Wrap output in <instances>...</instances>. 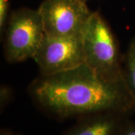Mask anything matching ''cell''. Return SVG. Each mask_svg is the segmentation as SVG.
Segmentation results:
<instances>
[{"label":"cell","mask_w":135,"mask_h":135,"mask_svg":"<svg viewBox=\"0 0 135 135\" xmlns=\"http://www.w3.org/2000/svg\"><path fill=\"white\" fill-rule=\"evenodd\" d=\"M29 92L41 110L58 119L103 112L128 116L135 113V101L125 78L107 80L84 63L53 75H41Z\"/></svg>","instance_id":"1"},{"label":"cell","mask_w":135,"mask_h":135,"mask_svg":"<svg viewBox=\"0 0 135 135\" xmlns=\"http://www.w3.org/2000/svg\"><path fill=\"white\" fill-rule=\"evenodd\" d=\"M84 64L110 80L125 78L119 44L100 13L92 12L83 33Z\"/></svg>","instance_id":"2"},{"label":"cell","mask_w":135,"mask_h":135,"mask_svg":"<svg viewBox=\"0 0 135 135\" xmlns=\"http://www.w3.org/2000/svg\"><path fill=\"white\" fill-rule=\"evenodd\" d=\"M4 32V56L9 63L32 59L45 35L38 10L27 8L10 14Z\"/></svg>","instance_id":"3"},{"label":"cell","mask_w":135,"mask_h":135,"mask_svg":"<svg viewBox=\"0 0 135 135\" xmlns=\"http://www.w3.org/2000/svg\"><path fill=\"white\" fill-rule=\"evenodd\" d=\"M38 10L44 33L52 37L83 35L92 14L82 0H44Z\"/></svg>","instance_id":"4"},{"label":"cell","mask_w":135,"mask_h":135,"mask_svg":"<svg viewBox=\"0 0 135 135\" xmlns=\"http://www.w3.org/2000/svg\"><path fill=\"white\" fill-rule=\"evenodd\" d=\"M32 59L41 76L73 69L84 63L83 35L52 37L44 35Z\"/></svg>","instance_id":"5"},{"label":"cell","mask_w":135,"mask_h":135,"mask_svg":"<svg viewBox=\"0 0 135 135\" xmlns=\"http://www.w3.org/2000/svg\"><path fill=\"white\" fill-rule=\"evenodd\" d=\"M129 116L115 112H103L78 118L62 135H119Z\"/></svg>","instance_id":"6"},{"label":"cell","mask_w":135,"mask_h":135,"mask_svg":"<svg viewBox=\"0 0 135 135\" xmlns=\"http://www.w3.org/2000/svg\"><path fill=\"white\" fill-rule=\"evenodd\" d=\"M124 76L135 101V38L131 39L124 57Z\"/></svg>","instance_id":"7"},{"label":"cell","mask_w":135,"mask_h":135,"mask_svg":"<svg viewBox=\"0 0 135 135\" xmlns=\"http://www.w3.org/2000/svg\"><path fill=\"white\" fill-rule=\"evenodd\" d=\"M9 11V1L0 0V31L1 33L4 32L6 23L8 19Z\"/></svg>","instance_id":"8"},{"label":"cell","mask_w":135,"mask_h":135,"mask_svg":"<svg viewBox=\"0 0 135 135\" xmlns=\"http://www.w3.org/2000/svg\"><path fill=\"white\" fill-rule=\"evenodd\" d=\"M12 98V91L9 87L3 86L1 87L0 90V109L2 111L7 105H8L10 101Z\"/></svg>","instance_id":"9"},{"label":"cell","mask_w":135,"mask_h":135,"mask_svg":"<svg viewBox=\"0 0 135 135\" xmlns=\"http://www.w3.org/2000/svg\"><path fill=\"white\" fill-rule=\"evenodd\" d=\"M119 135H135V122L128 119L124 123Z\"/></svg>","instance_id":"10"},{"label":"cell","mask_w":135,"mask_h":135,"mask_svg":"<svg viewBox=\"0 0 135 135\" xmlns=\"http://www.w3.org/2000/svg\"><path fill=\"white\" fill-rule=\"evenodd\" d=\"M0 135H16L11 131L8 129H5V128H2L0 131Z\"/></svg>","instance_id":"11"},{"label":"cell","mask_w":135,"mask_h":135,"mask_svg":"<svg viewBox=\"0 0 135 135\" xmlns=\"http://www.w3.org/2000/svg\"><path fill=\"white\" fill-rule=\"evenodd\" d=\"M82 1H83V2H86L87 1H89V0H82Z\"/></svg>","instance_id":"12"}]
</instances>
